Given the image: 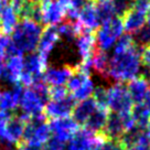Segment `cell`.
Segmentation results:
<instances>
[{"label":"cell","mask_w":150,"mask_h":150,"mask_svg":"<svg viewBox=\"0 0 150 150\" xmlns=\"http://www.w3.org/2000/svg\"><path fill=\"white\" fill-rule=\"evenodd\" d=\"M141 51L130 34L122 35L109 57L107 79L116 83L129 82L139 75L141 69Z\"/></svg>","instance_id":"6da1fadb"},{"label":"cell","mask_w":150,"mask_h":150,"mask_svg":"<svg viewBox=\"0 0 150 150\" xmlns=\"http://www.w3.org/2000/svg\"><path fill=\"white\" fill-rule=\"evenodd\" d=\"M42 30V24L31 19H20L11 33V45L21 55L25 52H34L38 47Z\"/></svg>","instance_id":"7a4b0ae2"},{"label":"cell","mask_w":150,"mask_h":150,"mask_svg":"<svg viewBox=\"0 0 150 150\" xmlns=\"http://www.w3.org/2000/svg\"><path fill=\"white\" fill-rule=\"evenodd\" d=\"M124 32V25L120 17H114L109 19L107 21H105L97 29L96 33V44L99 47V50L107 52L110 50L115 43L117 42V40L122 35Z\"/></svg>","instance_id":"3957f363"},{"label":"cell","mask_w":150,"mask_h":150,"mask_svg":"<svg viewBox=\"0 0 150 150\" xmlns=\"http://www.w3.org/2000/svg\"><path fill=\"white\" fill-rule=\"evenodd\" d=\"M66 88L69 91V94L76 102H81L92 96L95 85L91 79V73L85 72L80 69L79 65H76L73 74L71 75L66 83Z\"/></svg>","instance_id":"277c9868"},{"label":"cell","mask_w":150,"mask_h":150,"mask_svg":"<svg viewBox=\"0 0 150 150\" xmlns=\"http://www.w3.org/2000/svg\"><path fill=\"white\" fill-rule=\"evenodd\" d=\"M134 103L127 86L124 83H115L107 88V108L115 114L131 112Z\"/></svg>","instance_id":"5b68a950"},{"label":"cell","mask_w":150,"mask_h":150,"mask_svg":"<svg viewBox=\"0 0 150 150\" xmlns=\"http://www.w3.org/2000/svg\"><path fill=\"white\" fill-rule=\"evenodd\" d=\"M135 126H136V122L132 117L131 112H128V114L112 112L108 116L106 125L100 134L107 139L119 140L125 134V131Z\"/></svg>","instance_id":"8992f818"},{"label":"cell","mask_w":150,"mask_h":150,"mask_svg":"<svg viewBox=\"0 0 150 150\" xmlns=\"http://www.w3.org/2000/svg\"><path fill=\"white\" fill-rule=\"evenodd\" d=\"M41 8V24L56 25L65 18L66 7L59 0H44L40 4Z\"/></svg>","instance_id":"52a82bcc"},{"label":"cell","mask_w":150,"mask_h":150,"mask_svg":"<svg viewBox=\"0 0 150 150\" xmlns=\"http://www.w3.org/2000/svg\"><path fill=\"white\" fill-rule=\"evenodd\" d=\"M47 125L50 127L52 136L59 138L65 144H67L79 130V125L71 117L52 118Z\"/></svg>","instance_id":"ba28073f"},{"label":"cell","mask_w":150,"mask_h":150,"mask_svg":"<svg viewBox=\"0 0 150 150\" xmlns=\"http://www.w3.org/2000/svg\"><path fill=\"white\" fill-rule=\"evenodd\" d=\"M76 100L70 94L62 99H50L44 106V114L50 118H64L72 115Z\"/></svg>","instance_id":"9c48e42d"},{"label":"cell","mask_w":150,"mask_h":150,"mask_svg":"<svg viewBox=\"0 0 150 150\" xmlns=\"http://www.w3.org/2000/svg\"><path fill=\"white\" fill-rule=\"evenodd\" d=\"M75 66L65 65L47 67L43 72V81L50 86H64L66 85L71 75L73 74Z\"/></svg>","instance_id":"30bf717a"},{"label":"cell","mask_w":150,"mask_h":150,"mask_svg":"<svg viewBox=\"0 0 150 150\" xmlns=\"http://www.w3.org/2000/svg\"><path fill=\"white\" fill-rule=\"evenodd\" d=\"M47 104L43 102L41 97L38 95L31 87H25L20 99L19 106L21 112L28 114L30 116H34L38 114L44 112V106Z\"/></svg>","instance_id":"8fae6325"},{"label":"cell","mask_w":150,"mask_h":150,"mask_svg":"<svg viewBox=\"0 0 150 150\" xmlns=\"http://www.w3.org/2000/svg\"><path fill=\"white\" fill-rule=\"evenodd\" d=\"M47 56L40 54L39 52H31L23 59V70L33 76V83L43 81V72L47 67Z\"/></svg>","instance_id":"7c38bea8"},{"label":"cell","mask_w":150,"mask_h":150,"mask_svg":"<svg viewBox=\"0 0 150 150\" xmlns=\"http://www.w3.org/2000/svg\"><path fill=\"white\" fill-rule=\"evenodd\" d=\"M99 134H94L87 129L77 130L71 138L64 150H91L98 140Z\"/></svg>","instance_id":"4fadbf2b"},{"label":"cell","mask_w":150,"mask_h":150,"mask_svg":"<svg viewBox=\"0 0 150 150\" xmlns=\"http://www.w3.org/2000/svg\"><path fill=\"white\" fill-rule=\"evenodd\" d=\"M124 30L128 34H135L146 23V13L141 12L131 6L129 9L120 16Z\"/></svg>","instance_id":"5bb4252c"},{"label":"cell","mask_w":150,"mask_h":150,"mask_svg":"<svg viewBox=\"0 0 150 150\" xmlns=\"http://www.w3.org/2000/svg\"><path fill=\"white\" fill-rule=\"evenodd\" d=\"M60 34L57 32L56 25H47L42 30L41 37L38 43V52L40 54L49 57V54L55 47V45L60 41Z\"/></svg>","instance_id":"9a60e30c"},{"label":"cell","mask_w":150,"mask_h":150,"mask_svg":"<svg viewBox=\"0 0 150 150\" xmlns=\"http://www.w3.org/2000/svg\"><path fill=\"white\" fill-rule=\"evenodd\" d=\"M77 23L80 24L83 30L94 32L100 25V21L98 16L96 13V10L94 7L93 1H86L79 14Z\"/></svg>","instance_id":"2e32d148"},{"label":"cell","mask_w":150,"mask_h":150,"mask_svg":"<svg viewBox=\"0 0 150 150\" xmlns=\"http://www.w3.org/2000/svg\"><path fill=\"white\" fill-rule=\"evenodd\" d=\"M24 127L25 122L22 119H20L13 112L11 118L7 122L6 125V136L4 144L12 146H17L20 144L23 135Z\"/></svg>","instance_id":"e0dca14e"},{"label":"cell","mask_w":150,"mask_h":150,"mask_svg":"<svg viewBox=\"0 0 150 150\" xmlns=\"http://www.w3.org/2000/svg\"><path fill=\"white\" fill-rule=\"evenodd\" d=\"M76 47L82 59V62L89 60L94 54V52L96 51V39L94 32L83 30L76 37Z\"/></svg>","instance_id":"ac0fdd59"},{"label":"cell","mask_w":150,"mask_h":150,"mask_svg":"<svg viewBox=\"0 0 150 150\" xmlns=\"http://www.w3.org/2000/svg\"><path fill=\"white\" fill-rule=\"evenodd\" d=\"M5 72L2 77L11 84L19 83V77L23 70V56L22 55H9L6 57Z\"/></svg>","instance_id":"d6986e66"},{"label":"cell","mask_w":150,"mask_h":150,"mask_svg":"<svg viewBox=\"0 0 150 150\" xmlns=\"http://www.w3.org/2000/svg\"><path fill=\"white\" fill-rule=\"evenodd\" d=\"M98 107V105L96 104V102L94 100L93 97H89V98L83 99L81 100L79 104H75L74 108H73V119H74L76 124L80 126V125H84L86 120L88 119V117L95 112V109Z\"/></svg>","instance_id":"ffe728a7"},{"label":"cell","mask_w":150,"mask_h":150,"mask_svg":"<svg viewBox=\"0 0 150 150\" xmlns=\"http://www.w3.org/2000/svg\"><path fill=\"white\" fill-rule=\"evenodd\" d=\"M108 116H109L108 108L98 106L95 109V112L89 116L83 126L85 129L92 131L94 134H100L106 125Z\"/></svg>","instance_id":"44dd1931"},{"label":"cell","mask_w":150,"mask_h":150,"mask_svg":"<svg viewBox=\"0 0 150 150\" xmlns=\"http://www.w3.org/2000/svg\"><path fill=\"white\" fill-rule=\"evenodd\" d=\"M149 87V81L144 76H137L131 81H129L127 89H128V93H129V96H130L132 103H140L146 96Z\"/></svg>","instance_id":"7402d4cb"},{"label":"cell","mask_w":150,"mask_h":150,"mask_svg":"<svg viewBox=\"0 0 150 150\" xmlns=\"http://www.w3.org/2000/svg\"><path fill=\"white\" fill-rule=\"evenodd\" d=\"M108 61H109V56H108L107 52L102 51V50H96L92 55V57L89 59L91 70H94L100 76L107 79Z\"/></svg>","instance_id":"603a6c76"},{"label":"cell","mask_w":150,"mask_h":150,"mask_svg":"<svg viewBox=\"0 0 150 150\" xmlns=\"http://www.w3.org/2000/svg\"><path fill=\"white\" fill-rule=\"evenodd\" d=\"M18 22V16L11 8V6H8L0 16V32L6 35H10Z\"/></svg>","instance_id":"cb8c5ba5"},{"label":"cell","mask_w":150,"mask_h":150,"mask_svg":"<svg viewBox=\"0 0 150 150\" xmlns=\"http://www.w3.org/2000/svg\"><path fill=\"white\" fill-rule=\"evenodd\" d=\"M93 4L100 23L115 17L116 10L112 0H94Z\"/></svg>","instance_id":"d4e9b609"},{"label":"cell","mask_w":150,"mask_h":150,"mask_svg":"<svg viewBox=\"0 0 150 150\" xmlns=\"http://www.w3.org/2000/svg\"><path fill=\"white\" fill-rule=\"evenodd\" d=\"M19 106V102L14 97L11 91L4 89L0 92V110L4 112H14Z\"/></svg>","instance_id":"484cf974"},{"label":"cell","mask_w":150,"mask_h":150,"mask_svg":"<svg viewBox=\"0 0 150 150\" xmlns=\"http://www.w3.org/2000/svg\"><path fill=\"white\" fill-rule=\"evenodd\" d=\"M91 150H125V147L120 144L119 140H112V139H107L99 134L98 140L93 146Z\"/></svg>","instance_id":"4316f807"},{"label":"cell","mask_w":150,"mask_h":150,"mask_svg":"<svg viewBox=\"0 0 150 150\" xmlns=\"http://www.w3.org/2000/svg\"><path fill=\"white\" fill-rule=\"evenodd\" d=\"M135 42L142 47L150 45V25H144L135 34Z\"/></svg>","instance_id":"83f0119b"},{"label":"cell","mask_w":150,"mask_h":150,"mask_svg":"<svg viewBox=\"0 0 150 150\" xmlns=\"http://www.w3.org/2000/svg\"><path fill=\"white\" fill-rule=\"evenodd\" d=\"M92 96L98 106L107 108V88H105L103 86L95 87Z\"/></svg>","instance_id":"f1b7e54d"},{"label":"cell","mask_w":150,"mask_h":150,"mask_svg":"<svg viewBox=\"0 0 150 150\" xmlns=\"http://www.w3.org/2000/svg\"><path fill=\"white\" fill-rule=\"evenodd\" d=\"M66 147V144L64 141L60 140L59 138L52 136L47 139V141L43 145L44 150H64Z\"/></svg>","instance_id":"f546056e"},{"label":"cell","mask_w":150,"mask_h":150,"mask_svg":"<svg viewBox=\"0 0 150 150\" xmlns=\"http://www.w3.org/2000/svg\"><path fill=\"white\" fill-rule=\"evenodd\" d=\"M69 95V91L64 86H50L49 87V96L51 99H62Z\"/></svg>","instance_id":"4dcf8cb0"},{"label":"cell","mask_w":150,"mask_h":150,"mask_svg":"<svg viewBox=\"0 0 150 150\" xmlns=\"http://www.w3.org/2000/svg\"><path fill=\"white\" fill-rule=\"evenodd\" d=\"M112 2L115 6L116 14H118V17H120L125 11L130 8L134 0H112Z\"/></svg>","instance_id":"1f68e13d"},{"label":"cell","mask_w":150,"mask_h":150,"mask_svg":"<svg viewBox=\"0 0 150 150\" xmlns=\"http://www.w3.org/2000/svg\"><path fill=\"white\" fill-rule=\"evenodd\" d=\"M10 43H11V39L9 35L0 33V61L6 60V52Z\"/></svg>","instance_id":"d6a6232c"},{"label":"cell","mask_w":150,"mask_h":150,"mask_svg":"<svg viewBox=\"0 0 150 150\" xmlns=\"http://www.w3.org/2000/svg\"><path fill=\"white\" fill-rule=\"evenodd\" d=\"M141 64L150 70V45L142 47L141 50Z\"/></svg>","instance_id":"836d02e7"},{"label":"cell","mask_w":150,"mask_h":150,"mask_svg":"<svg viewBox=\"0 0 150 150\" xmlns=\"http://www.w3.org/2000/svg\"><path fill=\"white\" fill-rule=\"evenodd\" d=\"M27 1L28 0H10V6H11V8L13 9L17 16H19V13L21 12V10L24 7Z\"/></svg>","instance_id":"e575fe53"},{"label":"cell","mask_w":150,"mask_h":150,"mask_svg":"<svg viewBox=\"0 0 150 150\" xmlns=\"http://www.w3.org/2000/svg\"><path fill=\"white\" fill-rule=\"evenodd\" d=\"M125 150H150V147L148 145V141L142 140L135 144V145H131L129 147H127V148H125Z\"/></svg>","instance_id":"d590c367"},{"label":"cell","mask_w":150,"mask_h":150,"mask_svg":"<svg viewBox=\"0 0 150 150\" xmlns=\"http://www.w3.org/2000/svg\"><path fill=\"white\" fill-rule=\"evenodd\" d=\"M16 147L19 150H44L43 149V146L32 145V144H24V142H20Z\"/></svg>","instance_id":"8d00e7d4"},{"label":"cell","mask_w":150,"mask_h":150,"mask_svg":"<svg viewBox=\"0 0 150 150\" xmlns=\"http://www.w3.org/2000/svg\"><path fill=\"white\" fill-rule=\"evenodd\" d=\"M7 122L4 118L0 117V142L4 144L5 141V136H6V125H7Z\"/></svg>","instance_id":"74e56055"},{"label":"cell","mask_w":150,"mask_h":150,"mask_svg":"<svg viewBox=\"0 0 150 150\" xmlns=\"http://www.w3.org/2000/svg\"><path fill=\"white\" fill-rule=\"evenodd\" d=\"M8 6H10V0H0V16Z\"/></svg>","instance_id":"f35d334b"},{"label":"cell","mask_w":150,"mask_h":150,"mask_svg":"<svg viewBox=\"0 0 150 150\" xmlns=\"http://www.w3.org/2000/svg\"><path fill=\"white\" fill-rule=\"evenodd\" d=\"M145 134H146V138H147V141H148V145L150 147V122L147 124V126L145 127Z\"/></svg>","instance_id":"ab89813d"},{"label":"cell","mask_w":150,"mask_h":150,"mask_svg":"<svg viewBox=\"0 0 150 150\" xmlns=\"http://www.w3.org/2000/svg\"><path fill=\"white\" fill-rule=\"evenodd\" d=\"M5 72V61H0V79L2 77Z\"/></svg>","instance_id":"60d3db41"},{"label":"cell","mask_w":150,"mask_h":150,"mask_svg":"<svg viewBox=\"0 0 150 150\" xmlns=\"http://www.w3.org/2000/svg\"><path fill=\"white\" fill-rule=\"evenodd\" d=\"M146 21H147L148 25H150V6L147 10V12H146Z\"/></svg>","instance_id":"b9f144b4"},{"label":"cell","mask_w":150,"mask_h":150,"mask_svg":"<svg viewBox=\"0 0 150 150\" xmlns=\"http://www.w3.org/2000/svg\"><path fill=\"white\" fill-rule=\"evenodd\" d=\"M6 150H19L16 146H13L12 148V145H6Z\"/></svg>","instance_id":"7bdbcfd3"},{"label":"cell","mask_w":150,"mask_h":150,"mask_svg":"<svg viewBox=\"0 0 150 150\" xmlns=\"http://www.w3.org/2000/svg\"><path fill=\"white\" fill-rule=\"evenodd\" d=\"M59 1H61L62 4L65 6V7H67V6L70 5V2L72 1V0H59Z\"/></svg>","instance_id":"ee69618b"},{"label":"cell","mask_w":150,"mask_h":150,"mask_svg":"<svg viewBox=\"0 0 150 150\" xmlns=\"http://www.w3.org/2000/svg\"><path fill=\"white\" fill-rule=\"evenodd\" d=\"M29 1H31V2H33V4H37V5H40L42 1H44V0H29Z\"/></svg>","instance_id":"f6af8a7d"},{"label":"cell","mask_w":150,"mask_h":150,"mask_svg":"<svg viewBox=\"0 0 150 150\" xmlns=\"http://www.w3.org/2000/svg\"><path fill=\"white\" fill-rule=\"evenodd\" d=\"M88 1H94V0H88Z\"/></svg>","instance_id":"bcb514c9"},{"label":"cell","mask_w":150,"mask_h":150,"mask_svg":"<svg viewBox=\"0 0 150 150\" xmlns=\"http://www.w3.org/2000/svg\"><path fill=\"white\" fill-rule=\"evenodd\" d=\"M149 81H150V74H149Z\"/></svg>","instance_id":"7dc6e473"}]
</instances>
